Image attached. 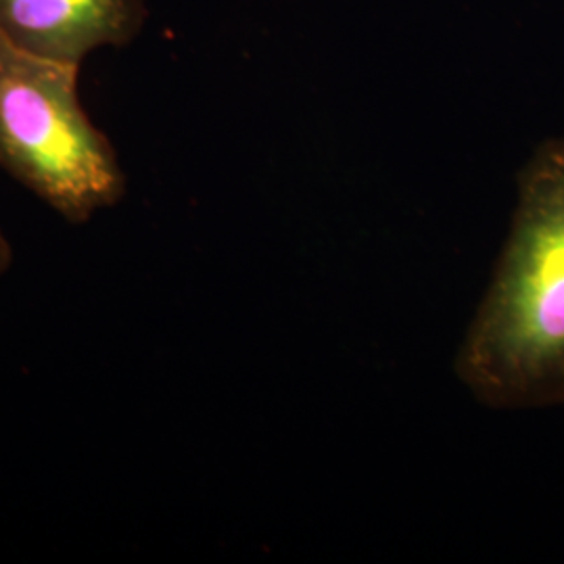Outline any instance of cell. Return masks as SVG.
Instances as JSON below:
<instances>
[{
    "instance_id": "cell-4",
    "label": "cell",
    "mask_w": 564,
    "mask_h": 564,
    "mask_svg": "<svg viewBox=\"0 0 564 564\" xmlns=\"http://www.w3.org/2000/svg\"><path fill=\"white\" fill-rule=\"evenodd\" d=\"M11 247H9V242L4 239V235L0 232V274L9 268V263H11Z\"/></svg>"
},
{
    "instance_id": "cell-3",
    "label": "cell",
    "mask_w": 564,
    "mask_h": 564,
    "mask_svg": "<svg viewBox=\"0 0 564 564\" xmlns=\"http://www.w3.org/2000/svg\"><path fill=\"white\" fill-rule=\"evenodd\" d=\"M147 18V0H0V39L42 59L82 65L101 46L130 44Z\"/></svg>"
},
{
    "instance_id": "cell-1",
    "label": "cell",
    "mask_w": 564,
    "mask_h": 564,
    "mask_svg": "<svg viewBox=\"0 0 564 564\" xmlns=\"http://www.w3.org/2000/svg\"><path fill=\"white\" fill-rule=\"evenodd\" d=\"M454 372L491 410L564 405V134L517 174V203Z\"/></svg>"
},
{
    "instance_id": "cell-2",
    "label": "cell",
    "mask_w": 564,
    "mask_h": 564,
    "mask_svg": "<svg viewBox=\"0 0 564 564\" xmlns=\"http://www.w3.org/2000/svg\"><path fill=\"white\" fill-rule=\"evenodd\" d=\"M80 65L0 39V167L72 224L120 202L118 153L78 97Z\"/></svg>"
}]
</instances>
